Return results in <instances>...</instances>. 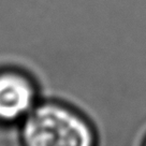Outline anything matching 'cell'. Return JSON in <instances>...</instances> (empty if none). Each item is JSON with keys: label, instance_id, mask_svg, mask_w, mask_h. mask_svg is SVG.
I'll return each mask as SVG.
<instances>
[{"label": "cell", "instance_id": "7a4b0ae2", "mask_svg": "<svg viewBox=\"0 0 146 146\" xmlns=\"http://www.w3.org/2000/svg\"><path fill=\"white\" fill-rule=\"evenodd\" d=\"M36 88L23 73L5 70L0 72V121L23 120L36 103Z\"/></svg>", "mask_w": 146, "mask_h": 146}, {"label": "cell", "instance_id": "6da1fadb", "mask_svg": "<svg viewBox=\"0 0 146 146\" xmlns=\"http://www.w3.org/2000/svg\"><path fill=\"white\" fill-rule=\"evenodd\" d=\"M24 146H96V134L82 115L55 102L36 104L23 119Z\"/></svg>", "mask_w": 146, "mask_h": 146}, {"label": "cell", "instance_id": "3957f363", "mask_svg": "<svg viewBox=\"0 0 146 146\" xmlns=\"http://www.w3.org/2000/svg\"><path fill=\"white\" fill-rule=\"evenodd\" d=\"M143 146H146V140H145V142H144V145Z\"/></svg>", "mask_w": 146, "mask_h": 146}]
</instances>
